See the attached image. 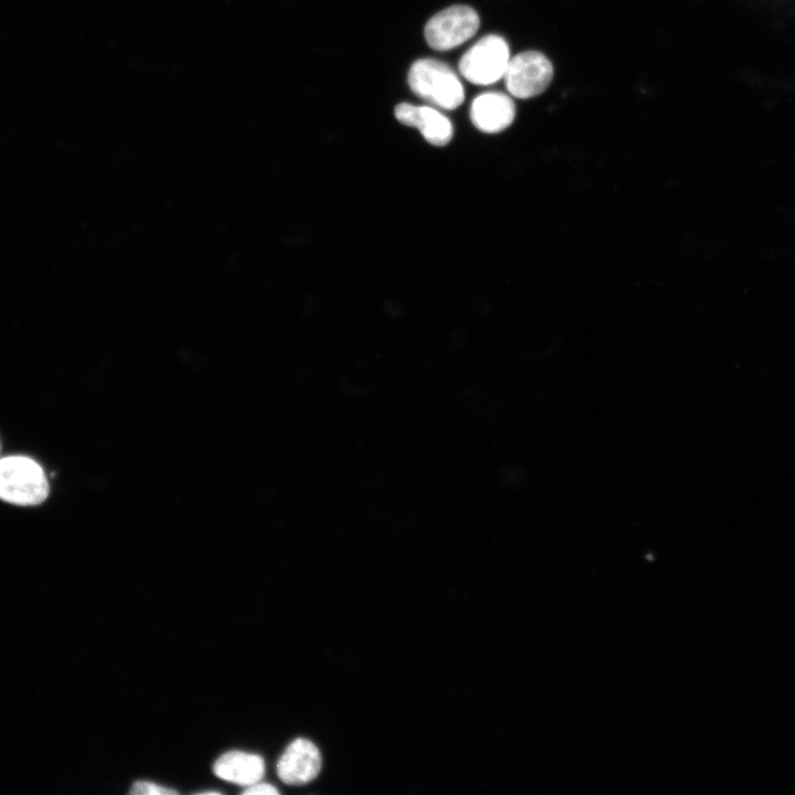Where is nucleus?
Returning a JSON list of instances; mask_svg holds the SVG:
<instances>
[{"instance_id": "1", "label": "nucleus", "mask_w": 795, "mask_h": 795, "mask_svg": "<svg viewBox=\"0 0 795 795\" xmlns=\"http://www.w3.org/2000/svg\"><path fill=\"white\" fill-rule=\"evenodd\" d=\"M407 83L415 95L442 109H455L465 98L457 74L446 63L435 59L415 61L409 70Z\"/></svg>"}, {"instance_id": "2", "label": "nucleus", "mask_w": 795, "mask_h": 795, "mask_svg": "<svg viewBox=\"0 0 795 795\" xmlns=\"http://www.w3.org/2000/svg\"><path fill=\"white\" fill-rule=\"evenodd\" d=\"M41 465L23 455L0 458V499L18 506H35L49 495Z\"/></svg>"}, {"instance_id": "3", "label": "nucleus", "mask_w": 795, "mask_h": 795, "mask_svg": "<svg viewBox=\"0 0 795 795\" xmlns=\"http://www.w3.org/2000/svg\"><path fill=\"white\" fill-rule=\"evenodd\" d=\"M507 41L497 34L478 40L460 57L462 76L475 85H491L505 76L510 61Z\"/></svg>"}, {"instance_id": "4", "label": "nucleus", "mask_w": 795, "mask_h": 795, "mask_svg": "<svg viewBox=\"0 0 795 795\" xmlns=\"http://www.w3.org/2000/svg\"><path fill=\"white\" fill-rule=\"evenodd\" d=\"M478 28L477 12L468 6L456 4L433 15L425 25L424 35L432 49L448 51L470 39Z\"/></svg>"}, {"instance_id": "5", "label": "nucleus", "mask_w": 795, "mask_h": 795, "mask_svg": "<svg viewBox=\"0 0 795 795\" xmlns=\"http://www.w3.org/2000/svg\"><path fill=\"white\" fill-rule=\"evenodd\" d=\"M552 78L550 60L538 51H526L511 57L504 76L509 94L518 98H530L543 93Z\"/></svg>"}, {"instance_id": "6", "label": "nucleus", "mask_w": 795, "mask_h": 795, "mask_svg": "<svg viewBox=\"0 0 795 795\" xmlns=\"http://www.w3.org/2000/svg\"><path fill=\"white\" fill-rule=\"evenodd\" d=\"M321 755L318 748L307 739H296L288 744L277 762L279 778L289 785L311 782L320 772Z\"/></svg>"}, {"instance_id": "7", "label": "nucleus", "mask_w": 795, "mask_h": 795, "mask_svg": "<svg viewBox=\"0 0 795 795\" xmlns=\"http://www.w3.org/2000/svg\"><path fill=\"white\" fill-rule=\"evenodd\" d=\"M394 115L401 124L418 129L433 146H446L453 138L452 121L434 107L401 103L395 106Z\"/></svg>"}, {"instance_id": "8", "label": "nucleus", "mask_w": 795, "mask_h": 795, "mask_svg": "<svg viewBox=\"0 0 795 795\" xmlns=\"http://www.w3.org/2000/svg\"><path fill=\"white\" fill-rule=\"evenodd\" d=\"M516 116L513 100L500 92H486L474 98L469 109L473 125L483 132L495 134L511 125Z\"/></svg>"}, {"instance_id": "9", "label": "nucleus", "mask_w": 795, "mask_h": 795, "mask_svg": "<svg viewBox=\"0 0 795 795\" xmlns=\"http://www.w3.org/2000/svg\"><path fill=\"white\" fill-rule=\"evenodd\" d=\"M214 774L227 782L250 786L262 780L265 764L262 756L243 751H229L213 764Z\"/></svg>"}, {"instance_id": "10", "label": "nucleus", "mask_w": 795, "mask_h": 795, "mask_svg": "<svg viewBox=\"0 0 795 795\" xmlns=\"http://www.w3.org/2000/svg\"><path fill=\"white\" fill-rule=\"evenodd\" d=\"M129 793L135 795H172L178 794V791L149 781H137L132 784Z\"/></svg>"}, {"instance_id": "11", "label": "nucleus", "mask_w": 795, "mask_h": 795, "mask_svg": "<svg viewBox=\"0 0 795 795\" xmlns=\"http://www.w3.org/2000/svg\"><path fill=\"white\" fill-rule=\"evenodd\" d=\"M279 792L278 789L268 784V783H254L250 786H246V788L243 791V794L245 795H257V794H264V795H277Z\"/></svg>"}, {"instance_id": "12", "label": "nucleus", "mask_w": 795, "mask_h": 795, "mask_svg": "<svg viewBox=\"0 0 795 795\" xmlns=\"http://www.w3.org/2000/svg\"><path fill=\"white\" fill-rule=\"evenodd\" d=\"M199 794H201V795H205V794H211V795H213V794H220V792H218V791H206V792H200Z\"/></svg>"}, {"instance_id": "13", "label": "nucleus", "mask_w": 795, "mask_h": 795, "mask_svg": "<svg viewBox=\"0 0 795 795\" xmlns=\"http://www.w3.org/2000/svg\"><path fill=\"white\" fill-rule=\"evenodd\" d=\"M0 448H1V445H0Z\"/></svg>"}]
</instances>
